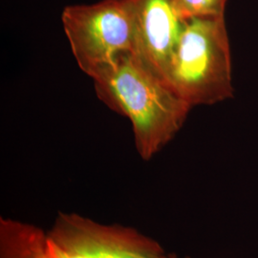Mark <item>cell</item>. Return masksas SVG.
Wrapping results in <instances>:
<instances>
[{
    "label": "cell",
    "instance_id": "1",
    "mask_svg": "<svg viewBox=\"0 0 258 258\" xmlns=\"http://www.w3.org/2000/svg\"><path fill=\"white\" fill-rule=\"evenodd\" d=\"M93 81L101 101L131 121L137 151L146 161L175 136L191 108L131 52L121 53Z\"/></svg>",
    "mask_w": 258,
    "mask_h": 258
},
{
    "label": "cell",
    "instance_id": "2",
    "mask_svg": "<svg viewBox=\"0 0 258 258\" xmlns=\"http://www.w3.org/2000/svg\"><path fill=\"white\" fill-rule=\"evenodd\" d=\"M166 83L190 106L232 97L231 51L224 16L184 19Z\"/></svg>",
    "mask_w": 258,
    "mask_h": 258
},
{
    "label": "cell",
    "instance_id": "3",
    "mask_svg": "<svg viewBox=\"0 0 258 258\" xmlns=\"http://www.w3.org/2000/svg\"><path fill=\"white\" fill-rule=\"evenodd\" d=\"M61 21L77 63L92 80L113 67L121 53L133 52V0L70 5Z\"/></svg>",
    "mask_w": 258,
    "mask_h": 258
},
{
    "label": "cell",
    "instance_id": "4",
    "mask_svg": "<svg viewBox=\"0 0 258 258\" xmlns=\"http://www.w3.org/2000/svg\"><path fill=\"white\" fill-rule=\"evenodd\" d=\"M134 41L132 54L150 73L166 83L184 19L174 0H133Z\"/></svg>",
    "mask_w": 258,
    "mask_h": 258
},
{
    "label": "cell",
    "instance_id": "5",
    "mask_svg": "<svg viewBox=\"0 0 258 258\" xmlns=\"http://www.w3.org/2000/svg\"><path fill=\"white\" fill-rule=\"evenodd\" d=\"M108 225L77 213H59L47 233L48 258H104Z\"/></svg>",
    "mask_w": 258,
    "mask_h": 258
},
{
    "label": "cell",
    "instance_id": "6",
    "mask_svg": "<svg viewBox=\"0 0 258 258\" xmlns=\"http://www.w3.org/2000/svg\"><path fill=\"white\" fill-rule=\"evenodd\" d=\"M0 258H48L47 233L29 223L0 218Z\"/></svg>",
    "mask_w": 258,
    "mask_h": 258
},
{
    "label": "cell",
    "instance_id": "7",
    "mask_svg": "<svg viewBox=\"0 0 258 258\" xmlns=\"http://www.w3.org/2000/svg\"><path fill=\"white\" fill-rule=\"evenodd\" d=\"M104 258H168L155 240L138 231L119 225H108Z\"/></svg>",
    "mask_w": 258,
    "mask_h": 258
},
{
    "label": "cell",
    "instance_id": "8",
    "mask_svg": "<svg viewBox=\"0 0 258 258\" xmlns=\"http://www.w3.org/2000/svg\"><path fill=\"white\" fill-rule=\"evenodd\" d=\"M227 0H175L176 9L183 19L192 17L224 16Z\"/></svg>",
    "mask_w": 258,
    "mask_h": 258
},
{
    "label": "cell",
    "instance_id": "9",
    "mask_svg": "<svg viewBox=\"0 0 258 258\" xmlns=\"http://www.w3.org/2000/svg\"><path fill=\"white\" fill-rule=\"evenodd\" d=\"M168 258H178V257H175V256H168Z\"/></svg>",
    "mask_w": 258,
    "mask_h": 258
},
{
    "label": "cell",
    "instance_id": "10",
    "mask_svg": "<svg viewBox=\"0 0 258 258\" xmlns=\"http://www.w3.org/2000/svg\"><path fill=\"white\" fill-rule=\"evenodd\" d=\"M174 1H175V0H174Z\"/></svg>",
    "mask_w": 258,
    "mask_h": 258
}]
</instances>
